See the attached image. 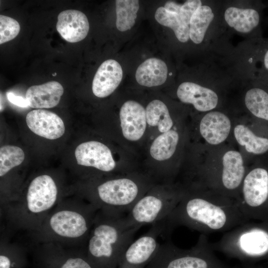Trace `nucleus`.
Instances as JSON below:
<instances>
[{
    "instance_id": "f257e3e1",
    "label": "nucleus",
    "mask_w": 268,
    "mask_h": 268,
    "mask_svg": "<svg viewBox=\"0 0 268 268\" xmlns=\"http://www.w3.org/2000/svg\"><path fill=\"white\" fill-rule=\"evenodd\" d=\"M246 221L236 200L192 185L163 221L164 235L178 226L203 233L226 232Z\"/></svg>"
},
{
    "instance_id": "f03ea898",
    "label": "nucleus",
    "mask_w": 268,
    "mask_h": 268,
    "mask_svg": "<svg viewBox=\"0 0 268 268\" xmlns=\"http://www.w3.org/2000/svg\"><path fill=\"white\" fill-rule=\"evenodd\" d=\"M98 211L81 198L63 199L37 229L25 234L27 245L30 247L53 243L67 248H86Z\"/></svg>"
},
{
    "instance_id": "7ed1b4c3",
    "label": "nucleus",
    "mask_w": 268,
    "mask_h": 268,
    "mask_svg": "<svg viewBox=\"0 0 268 268\" xmlns=\"http://www.w3.org/2000/svg\"><path fill=\"white\" fill-rule=\"evenodd\" d=\"M63 199L54 177L47 174L34 177L23 194L0 208V233L13 238L18 232L35 231Z\"/></svg>"
},
{
    "instance_id": "20e7f679",
    "label": "nucleus",
    "mask_w": 268,
    "mask_h": 268,
    "mask_svg": "<svg viewBox=\"0 0 268 268\" xmlns=\"http://www.w3.org/2000/svg\"><path fill=\"white\" fill-rule=\"evenodd\" d=\"M139 227L128 224L125 216L98 211L86 246L93 268H118Z\"/></svg>"
},
{
    "instance_id": "39448f33",
    "label": "nucleus",
    "mask_w": 268,
    "mask_h": 268,
    "mask_svg": "<svg viewBox=\"0 0 268 268\" xmlns=\"http://www.w3.org/2000/svg\"><path fill=\"white\" fill-rule=\"evenodd\" d=\"M205 162L192 185L237 201L248 163L240 150L230 145L205 146Z\"/></svg>"
},
{
    "instance_id": "423d86ee",
    "label": "nucleus",
    "mask_w": 268,
    "mask_h": 268,
    "mask_svg": "<svg viewBox=\"0 0 268 268\" xmlns=\"http://www.w3.org/2000/svg\"><path fill=\"white\" fill-rule=\"evenodd\" d=\"M212 249L243 261L268 257V222L250 220L225 232Z\"/></svg>"
},
{
    "instance_id": "0eeeda50",
    "label": "nucleus",
    "mask_w": 268,
    "mask_h": 268,
    "mask_svg": "<svg viewBox=\"0 0 268 268\" xmlns=\"http://www.w3.org/2000/svg\"><path fill=\"white\" fill-rule=\"evenodd\" d=\"M91 191L84 192V198L99 211L120 216L128 213L143 196V188L138 181L130 177H118L101 181Z\"/></svg>"
},
{
    "instance_id": "6e6552de",
    "label": "nucleus",
    "mask_w": 268,
    "mask_h": 268,
    "mask_svg": "<svg viewBox=\"0 0 268 268\" xmlns=\"http://www.w3.org/2000/svg\"><path fill=\"white\" fill-rule=\"evenodd\" d=\"M237 201L248 221L268 222V154L248 164Z\"/></svg>"
},
{
    "instance_id": "1a4fd4ad",
    "label": "nucleus",
    "mask_w": 268,
    "mask_h": 268,
    "mask_svg": "<svg viewBox=\"0 0 268 268\" xmlns=\"http://www.w3.org/2000/svg\"><path fill=\"white\" fill-rule=\"evenodd\" d=\"M262 0H222L220 9L221 30L232 36L239 35L247 41L263 38L262 23L266 8Z\"/></svg>"
},
{
    "instance_id": "9d476101",
    "label": "nucleus",
    "mask_w": 268,
    "mask_h": 268,
    "mask_svg": "<svg viewBox=\"0 0 268 268\" xmlns=\"http://www.w3.org/2000/svg\"><path fill=\"white\" fill-rule=\"evenodd\" d=\"M145 268H226L214 254L204 234L189 249H181L170 241L160 244Z\"/></svg>"
},
{
    "instance_id": "9b49d317",
    "label": "nucleus",
    "mask_w": 268,
    "mask_h": 268,
    "mask_svg": "<svg viewBox=\"0 0 268 268\" xmlns=\"http://www.w3.org/2000/svg\"><path fill=\"white\" fill-rule=\"evenodd\" d=\"M142 196L125 218L131 226L139 227L164 221L182 199L186 189L172 187Z\"/></svg>"
},
{
    "instance_id": "f8f14e48",
    "label": "nucleus",
    "mask_w": 268,
    "mask_h": 268,
    "mask_svg": "<svg viewBox=\"0 0 268 268\" xmlns=\"http://www.w3.org/2000/svg\"><path fill=\"white\" fill-rule=\"evenodd\" d=\"M230 106L239 114L268 124V76L245 77L232 96Z\"/></svg>"
},
{
    "instance_id": "ddd939ff",
    "label": "nucleus",
    "mask_w": 268,
    "mask_h": 268,
    "mask_svg": "<svg viewBox=\"0 0 268 268\" xmlns=\"http://www.w3.org/2000/svg\"><path fill=\"white\" fill-rule=\"evenodd\" d=\"M221 2L222 0H203L191 19L190 41L198 48L199 53L210 49L224 34L220 27Z\"/></svg>"
},
{
    "instance_id": "4468645a",
    "label": "nucleus",
    "mask_w": 268,
    "mask_h": 268,
    "mask_svg": "<svg viewBox=\"0 0 268 268\" xmlns=\"http://www.w3.org/2000/svg\"><path fill=\"white\" fill-rule=\"evenodd\" d=\"M232 139L246 162L268 154V124L236 113Z\"/></svg>"
},
{
    "instance_id": "2eb2a0df",
    "label": "nucleus",
    "mask_w": 268,
    "mask_h": 268,
    "mask_svg": "<svg viewBox=\"0 0 268 268\" xmlns=\"http://www.w3.org/2000/svg\"><path fill=\"white\" fill-rule=\"evenodd\" d=\"M34 268H93L86 248H70L53 243L29 247Z\"/></svg>"
},
{
    "instance_id": "dca6fc26",
    "label": "nucleus",
    "mask_w": 268,
    "mask_h": 268,
    "mask_svg": "<svg viewBox=\"0 0 268 268\" xmlns=\"http://www.w3.org/2000/svg\"><path fill=\"white\" fill-rule=\"evenodd\" d=\"M200 116L198 131L205 146H220L232 138L236 112L231 108L214 110Z\"/></svg>"
},
{
    "instance_id": "f3484780",
    "label": "nucleus",
    "mask_w": 268,
    "mask_h": 268,
    "mask_svg": "<svg viewBox=\"0 0 268 268\" xmlns=\"http://www.w3.org/2000/svg\"><path fill=\"white\" fill-rule=\"evenodd\" d=\"M152 225L145 233L129 245L118 268H145L151 261L160 245L159 237L164 232L162 221Z\"/></svg>"
},
{
    "instance_id": "a211bd4d",
    "label": "nucleus",
    "mask_w": 268,
    "mask_h": 268,
    "mask_svg": "<svg viewBox=\"0 0 268 268\" xmlns=\"http://www.w3.org/2000/svg\"><path fill=\"white\" fill-rule=\"evenodd\" d=\"M74 155L78 165L102 172L112 171L116 166L110 149L99 141H89L80 144L75 148Z\"/></svg>"
},
{
    "instance_id": "6ab92c4d",
    "label": "nucleus",
    "mask_w": 268,
    "mask_h": 268,
    "mask_svg": "<svg viewBox=\"0 0 268 268\" xmlns=\"http://www.w3.org/2000/svg\"><path fill=\"white\" fill-rule=\"evenodd\" d=\"M122 131L124 137L136 141L143 136L146 128V111L139 103L134 100L125 102L120 111Z\"/></svg>"
},
{
    "instance_id": "aec40b11",
    "label": "nucleus",
    "mask_w": 268,
    "mask_h": 268,
    "mask_svg": "<svg viewBox=\"0 0 268 268\" xmlns=\"http://www.w3.org/2000/svg\"><path fill=\"white\" fill-rule=\"evenodd\" d=\"M26 122L33 133L49 139L59 138L65 132L62 119L56 113L46 110L30 111L26 115Z\"/></svg>"
},
{
    "instance_id": "412c9836",
    "label": "nucleus",
    "mask_w": 268,
    "mask_h": 268,
    "mask_svg": "<svg viewBox=\"0 0 268 268\" xmlns=\"http://www.w3.org/2000/svg\"><path fill=\"white\" fill-rule=\"evenodd\" d=\"M57 31L63 39L70 43L84 39L89 30L86 16L80 11L68 9L62 11L58 16Z\"/></svg>"
},
{
    "instance_id": "4be33fe9",
    "label": "nucleus",
    "mask_w": 268,
    "mask_h": 268,
    "mask_svg": "<svg viewBox=\"0 0 268 268\" xmlns=\"http://www.w3.org/2000/svg\"><path fill=\"white\" fill-rule=\"evenodd\" d=\"M123 70L116 60L109 59L98 67L93 79L92 89L95 96L104 98L112 94L121 83Z\"/></svg>"
},
{
    "instance_id": "5701e85b",
    "label": "nucleus",
    "mask_w": 268,
    "mask_h": 268,
    "mask_svg": "<svg viewBox=\"0 0 268 268\" xmlns=\"http://www.w3.org/2000/svg\"><path fill=\"white\" fill-rule=\"evenodd\" d=\"M242 55L248 75L268 76V38L241 42Z\"/></svg>"
},
{
    "instance_id": "b1692460",
    "label": "nucleus",
    "mask_w": 268,
    "mask_h": 268,
    "mask_svg": "<svg viewBox=\"0 0 268 268\" xmlns=\"http://www.w3.org/2000/svg\"><path fill=\"white\" fill-rule=\"evenodd\" d=\"M64 93V88L58 82L49 81L28 88L25 94L28 106L35 109L51 108L56 106Z\"/></svg>"
},
{
    "instance_id": "393cba45",
    "label": "nucleus",
    "mask_w": 268,
    "mask_h": 268,
    "mask_svg": "<svg viewBox=\"0 0 268 268\" xmlns=\"http://www.w3.org/2000/svg\"><path fill=\"white\" fill-rule=\"evenodd\" d=\"M12 239L0 234V268H26L29 248Z\"/></svg>"
},
{
    "instance_id": "a878e982",
    "label": "nucleus",
    "mask_w": 268,
    "mask_h": 268,
    "mask_svg": "<svg viewBox=\"0 0 268 268\" xmlns=\"http://www.w3.org/2000/svg\"><path fill=\"white\" fill-rule=\"evenodd\" d=\"M168 73V67L165 62L158 58H151L138 66L135 76L139 84L153 87L164 83Z\"/></svg>"
},
{
    "instance_id": "bb28decb",
    "label": "nucleus",
    "mask_w": 268,
    "mask_h": 268,
    "mask_svg": "<svg viewBox=\"0 0 268 268\" xmlns=\"http://www.w3.org/2000/svg\"><path fill=\"white\" fill-rule=\"evenodd\" d=\"M180 139L177 131L171 129L158 136L149 149L151 157L158 161L166 160L175 153Z\"/></svg>"
},
{
    "instance_id": "cd10ccee",
    "label": "nucleus",
    "mask_w": 268,
    "mask_h": 268,
    "mask_svg": "<svg viewBox=\"0 0 268 268\" xmlns=\"http://www.w3.org/2000/svg\"><path fill=\"white\" fill-rule=\"evenodd\" d=\"M154 17L158 23L173 31L179 42L186 44L190 42L189 25L182 20L179 14L160 6L156 9Z\"/></svg>"
},
{
    "instance_id": "c85d7f7f",
    "label": "nucleus",
    "mask_w": 268,
    "mask_h": 268,
    "mask_svg": "<svg viewBox=\"0 0 268 268\" xmlns=\"http://www.w3.org/2000/svg\"><path fill=\"white\" fill-rule=\"evenodd\" d=\"M148 125L157 127L162 133L171 130L174 122L166 105L159 100H154L148 103L145 109Z\"/></svg>"
},
{
    "instance_id": "c756f323",
    "label": "nucleus",
    "mask_w": 268,
    "mask_h": 268,
    "mask_svg": "<svg viewBox=\"0 0 268 268\" xmlns=\"http://www.w3.org/2000/svg\"><path fill=\"white\" fill-rule=\"evenodd\" d=\"M116 27L124 32L131 29L134 25L139 9L137 0H117L115 1Z\"/></svg>"
},
{
    "instance_id": "7c9ffc66",
    "label": "nucleus",
    "mask_w": 268,
    "mask_h": 268,
    "mask_svg": "<svg viewBox=\"0 0 268 268\" xmlns=\"http://www.w3.org/2000/svg\"><path fill=\"white\" fill-rule=\"evenodd\" d=\"M25 158L23 150L14 145H4L0 148V177H5L13 168L20 165Z\"/></svg>"
},
{
    "instance_id": "2f4dec72",
    "label": "nucleus",
    "mask_w": 268,
    "mask_h": 268,
    "mask_svg": "<svg viewBox=\"0 0 268 268\" xmlns=\"http://www.w3.org/2000/svg\"><path fill=\"white\" fill-rule=\"evenodd\" d=\"M20 30V26L15 19L3 15H0V44L13 39Z\"/></svg>"
},
{
    "instance_id": "473e14b6",
    "label": "nucleus",
    "mask_w": 268,
    "mask_h": 268,
    "mask_svg": "<svg viewBox=\"0 0 268 268\" xmlns=\"http://www.w3.org/2000/svg\"><path fill=\"white\" fill-rule=\"evenodd\" d=\"M203 0H188L182 4L179 15L182 20L189 25L190 22L194 13L201 5Z\"/></svg>"
},
{
    "instance_id": "72a5a7b5",
    "label": "nucleus",
    "mask_w": 268,
    "mask_h": 268,
    "mask_svg": "<svg viewBox=\"0 0 268 268\" xmlns=\"http://www.w3.org/2000/svg\"><path fill=\"white\" fill-rule=\"evenodd\" d=\"M6 96L8 100L12 104L21 107H26L28 106L27 101L25 98H23L21 96H17L11 92L6 93Z\"/></svg>"
},
{
    "instance_id": "f704fd0d",
    "label": "nucleus",
    "mask_w": 268,
    "mask_h": 268,
    "mask_svg": "<svg viewBox=\"0 0 268 268\" xmlns=\"http://www.w3.org/2000/svg\"><path fill=\"white\" fill-rule=\"evenodd\" d=\"M182 4L175 1L169 0L165 2L164 8L171 12L179 14Z\"/></svg>"
},
{
    "instance_id": "c9c22d12",
    "label": "nucleus",
    "mask_w": 268,
    "mask_h": 268,
    "mask_svg": "<svg viewBox=\"0 0 268 268\" xmlns=\"http://www.w3.org/2000/svg\"><path fill=\"white\" fill-rule=\"evenodd\" d=\"M265 4L266 5V7H268V1H265ZM264 22H265V23H266L267 25H268V16L264 20Z\"/></svg>"
},
{
    "instance_id": "e433bc0d",
    "label": "nucleus",
    "mask_w": 268,
    "mask_h": 268,
    "mask_svg": "<svg viewBox=\"0 0 268 268\" xmlns=\"http://www.w3.org/2000/svg\"><path fill=\"white\" fill-rule=\"evenodd\" d=\"M243 268H250V267H246H246H244Z\"/></svg>"
},
{
    "instance_id": "4c0bfd02",
    "label": "nucleus",
    "mask_w": 268,
    "mask_h": 268,
    "mask_svg": "<svg viewBox=\"0 0 268 268\" xmlns=\"http://www.w3.org/2000/svg\"><path fill=\"white\" fill-rule=\"evenodd\" d=\"M52 75H54V76H55V75H56V73H54V74H53Z\"/></svg>"
}]
</instances>
